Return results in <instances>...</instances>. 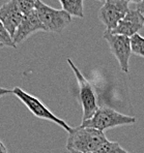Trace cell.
Returning <instances> with one entry per match:
<instances>
[{"instance_id":"12","label":"cell","mask_w":144,"mask_h":153,"mask_svg":"<svg viewBox=\"0 0 144 153\" xmlns=\"http://www.w3.org/2000/svg\"><path fill=\"white\" fill-rule=\"evenodd\" d=\"M130 39H131L132 54L144 57V37L136 33V34L132 35Z\"/></svg>"},{"instance_id":"19","label":"cell","mask_w":144,"mask_h":153,"mask_svg":"<svg viewBox=\"0 0 144 153\" xmlns=\"http://www.w3.org/2000/svg\"><path fill=\"white\" fill-rule=\"evenodd\" d=\"M125 1H128V2H133V3H136V4H138V3H140L142 0H125Z\"/></svg>"},{"instance_id":"16","label":"cell","mask_w":144,"mask_h":153,"mask_svg":"<svg viewBox=\"0 0 144 153\" xmlns=\"http://www.w3.org/2000/svg\"><path fill=\"white\" fill-rule=\"evenodd\" d=\"M10 94H13L12 89H6V88H2V87H0V98L3 97V96L10 95Z\"/></svg>"},{"instance_id":"20","label":"cell","mask_w":144,"mask_h":153,"mask_svg":"<svg viewBox=\"0 0 144 153\" xmlns=\"http://www.w3.org/2000/svg\"><path fill=\"white\" fill-rule=\"evenodd\" d=\"M3 47H4L3 45H2V44H0V48H3Z\"/></svg>"},{"instance_id":"4","label":"cell","mask_w":144,"mask_h":153,"mask_svg":"<svg viewBox=\"0 0 144 153\" xmlns=\"http://www.w3.org/2000/svg\"><path fill=\"white\" fill-rule=\"evenodd\" d=\"M13 94H15L35 117H37V118H40V119H44V120H49V121H51V122H54L55 124H57L58 126H61L64 130H66L69 134L73 130V127L69 126L66 121H63L61 118H58L57 116H55V115L43 103V102H40L37 97L27 93L26 91H24V90L21 89L20 87H15V88L13 89Z\"/></svg>"},{"instance_id":"22","label":"cell","mask_w":144,"mask_h":153,"mask_svg":"<svg viewBox=\"0 0 144 153\" xmlns=\"http://www.w3.org/2000/svg\"><path fill=\"white\" fill-rule=\"evenodd\" d=\"M71 153H79V152H76V151H69Z\"/></svg>"},{"instance_id":"11","label":"cell","mask_w":144,"mask_h":153,"mask_svg":"<svg viewBox=\"0 0 144 153\" xmlns=\"http://www.w3.org/2000/svg\"><path fill=\"white\" fill-rule=\"evenodd\" d=\"M62 6V10L71 15L72 17H77L83 19L84 18V7L83 0H59Z\"/></svg>"},{"instance_id":"3","label":"cell","mask_w":144,"mask_h":153,"mask_svg":"<svg viewBox=\"0 0 144 153\" xmlns=\"http://www.w3.org/2000/svg\"><path fill=\"white\" fill-rule=\"evenodd\" d=\"M66 61L71 66V68L73 69L79 85V98H80V102L81 105H82L83 111L82 121L87 120V119L91 118L98 109V100H96V93L94 91L92 84L87 79H85V76L81 74V71L78 69V67L76 66L75 63L72 61V59L69 58V59H66Z\"/></svg>"},{"instance_id":"5","label":"cell","mask_w":144,"mask_h":153,"mask_svg":"<svg viewBox=\"0 0 144 153\" xmlns=\"http://www.w3.org/2000/svg\"><path fill=\"white\" fill-rule=\"evenodd\" d=\"M35 10L40 20L47 28V31L61 33L72 23V16L63 10H56L42 0H37Z\"/></svg>"},{"instance_id":"9","label":"cell","mask_w":144,"mask_h":153,"mask_svg":"<svg viewBox=\"0 0 144 153\" xmlns=\"http://www.w3.org/2000/svg\"><path fill=\"white\" fill-rule=\"evenodd\" d=\"M23 16L18 4V0H10L0 6V21L12 36L15 34Z\"/></svg>"},{"instance_id":"18","label":"cell","mask_w":144,"mask_h":153,"mask_svg":"<svg viewBox=\"0 0 144 153\" xmlns=\"http://www.w3.org/2000/svg\"><path fill=\"white\" fill-rule=\"evenodd\" d=\"M0 153H7V150H6L5 146L3 145L1 141H0Z\"/></svg>"},{"instance_id":"13","label":"cell","mask_w":144,"mask_h":153,"mask_svg":"<svg viewBox=\"0 0 144 153\" xmlns=\"http://www.w3.org/2000/svg\"><path fill=\"white\" fill-rule=\"evenodd\" d=\"M91 153H130V152H128L125 149H123L117 142L107 141L96 151Z\"/></svg>"},{"instance_id":"6","label":"cell","mask_w":144,"mask_h":153,"mask_svg":"<svg viewBox=\"0 0 144 153\" xmlns=\"http://www.w3.org/2000/svg\"><path fill=\"white\" fill-rule=\"evenodd\" d=\"M103 38L108 42L111 53L116 57L121 71L128 74L130 68V57L132 55L130 37L121 34H114L111 31L106 30L103 33Z\"/></svg>"},{"instance_id":"10","label":"cell","mask_w":144,"mask_h":153,"mask_svg":"<svg viewBox=\"0 0 144 153\" xmlns=\"http://www.w3.org/2000/svg\"><path fill=\"white\" fill-rule=\"evenodd\" d=\"M144 27V15H142L138 10H129V13L119 21L117 26L111 30L114 34H121L131 37L132 35L138 33Z\"/></svg>"},{"instance_id":"1","label":"cell","mask_w":144,"mask_h":153,"mask_svg":"<svg viewBox=\"0 0 144 153\" xmlns=\"http://www.w3.org/2000/svg\"><path fill=\"white\" fill-rule=\"evenodd\" d=\"M108 141L104 131L96 128L79 126L69 134L66 148L69 151L79 153L94 152Z\"/></svg>"},{"instance_id":"14","label":"cell","mask_w":144,"mask_h":153,"mask_svg":"<svg viewBox=\"0 0 144 153\" xmlns=\"http://www.w3.org/2000/svg\"><path fill=\"white\" fill-rule=\"evenodd\" d=\"M0 44H2L4 47H10V48H17L13 39V36L10 34L2 22L0 21Z\"/></svg>"},{"instance_id":"21","label":"cell","mask_w":144,"mask_h":153,"mask_svg":"<svg viewBox=\"0 0 144 153\" xmlns=\"http://www.w3.org/2000/svg\"><path fill=\"white\" fill-rule=\"evenodd\" d=\"M98 1H101V2H105L106 0H98Z\"/></svg>"},{"instance_id":"7","label":"cell","mask_w":144,"mask_h":153,"mask_svg":"<svg viewBox=\"0 0 144 153\" xmlns=\"http://www.w3.org/2000/svg\"><path fill=\"white\" fill-rule=\"evenodd\" d=\"M129 10V2L125 0H106L98 10V19L106 26L107 30L111 31Z\"/></svg>"},{"instance_id":"2","label":"cell","mask_w":144,"mask_h":153,"mask_svg":"<svg viewBox=\"0 0 144 153\" xmlns=\"http://www.w3.org/2000/svg\"><path fill=\"white\" fill-rule=\"evenodd\" d=\"M137 119L135 117L121 114L111 108H98V111L93 114L91 118L82 121L80 126L91 127L105 131L110 128H114L121 125L135 124Z\"/></svg>"},{"instance_id":"17","label":"cell","mask_w":144,"mask_h":153,"mask_svg":"<svg viewBox=\"0 0 144 153\" xmlns=\"http://www.w3.org/2000/svg\"><path fill=\"white\" fill-rule=\"evenodd\" d=\"M137 10L142 13V15H144V0H142L140 3L137 4Z\"/></svg>"},{"instance_id":"8","label":"cell","mask_w":144,"mask_h":153,"mask_svg":"<svg viewBox=\"0 0 144 153\" xmlns=\"http://www.w3.org/2000/svg\"><path fill=\"white\" fill-rule=\"evenodd\" d=\"M39 31H47V28L40 20L37 10H33L32 12L23 16V19L20 22L13 36V42L16 46H18L25 42L30 35H32L35 32H39Z\"/></svg>"},{"instance_id":"15","label":"cell","mask_w":144,"mask_h":153,"mask_svg":"<svg viewBox=\"0 0 144 153\" xmlns=\"http://www.w3.org/2000/svg\"><path fill=\"white\" fill-rule=\"evenodd\" d=\"M37 1V0H18V4H19V7L23 13V15H26V13L35 10Z\"/></svg>"}]
</instances>
